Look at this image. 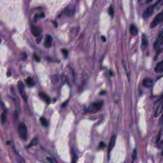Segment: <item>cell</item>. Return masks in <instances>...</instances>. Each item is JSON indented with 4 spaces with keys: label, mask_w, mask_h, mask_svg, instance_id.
Wrapping results in <instances>:
<instances>
[{
    "label": "cell",
    "mask_w": 163,
    "mask_h": 163,
    "mask_svg": "<svg viewBox=\"0 0 163 163\" xmlns=\"http://www.w3.org/2000/svg\"><path fill=\"white\" fill-rule=\"evenodd\" d=\"M45 17V15L44 14L36 15L35 16V20H37V19H38V18H44Z\"/></svg>",
    "instance_id": "23"
},
{
    "label": "cell",
    "mask_w": 163,
    "mask_h": 163,
    "mask_svg": "<svg viewBox=\"0 0 163 163\" xmlns=\"http://www.w3.org/2000/svg\"><path fill=\"white\" fill-rule=\"evenodd\" d=\"M155 71L157 73H163V59L156 64V66L155 67Z\"/></svg>",
    "instance_id": "9"
},
{
    "label": "cell",
    "mask_w": 163,
    "mask_h": 163,
    "mask_svg": "<svg viewBox=\"0 0 163 163\" xmlns=\"http://www.w3.org/2000/svg\"><path fill=\"white\" fill-rule=\"evenodd\" d=\"M148 45V41L145 35L143 34L142 37L141 49L144 50L146 49Z\"/></svg>",
    "instance_id": "11"
},
{
    "label": "cell",
    "mask_w": 163,
    "mask_h": 163,
    "mask_svg": "<svg viewBox=\"0 0 163 163\" xmlns=\"http://www.w3.org/2000/svg\"><path fill=\"white\" fill-rule=\"evenodd\" d=\"M68 101H66V102H64V103H63L62 104V105H61V107H65V106H66V105H67V104H68Z\"/></svg>",
    "instance_id": "27"
},
{
    "label": "cell",
    "mask_w": 163,
    "mask_h": 163,
    "mask_svg": "<svg viewBox=\"0 0 163 163\" xmlns=\"http://www.w3.org/2000/svg\"><path fill=\"white\" fill-rule=\"evenodd\" d=\"M31 30L32 33L35 37H38L41 34V29L39 27H37L35 26H32Z\"/></svg>",
    "instance_id": "10"
},
{
    "label": "cell",
    "mask_w": 163,
    "mask_h": 163,
    "mask_svg": "<svg viewBox=\"0 0 163 163\" xmlns=\"http://www.w3.org/2000/svg\"><path fill=\"white\" fill-rule=\"evenodd\" d=\"M40 122H41L42 124L44 126H48V125L49 123H48V121H47L46 119L44 117H41L40 119Z\"/></svg>",
    "instance_id": "17"
},
{
    "label": "cell",
    "mask_w": 163,
    "mask_h": 163,
    "mask_svg": "<svg viewBox=\"0 0 163 163\" xmlns=\"http://www.w3.org/2000/svg\"><path fill=\"white\" fill-rule=\"evenodd\" d=\"M18 88L19 90V93L22 97V98H23L25 102H27V96L25 91V86L23 83L21 81H20L18 83Z\"/></svg>",
    "instance_id": "5"
},
{
    "label": "cell",
    "mask_w": 163,
    "mask_h": 163,
    "mask_svg": "<svg viewBox=\"0 0 163 163\" xmlns=\"http://www.w3.org/2000/svg\"><path fill=\"white\" fill-rule=\"evenodd\" d=\"M109 14L111 17H113L114 15V9L112 6H110L109 8Z\"/></svg>",
    "instance_id": "22"
},
{
    "label": "cell",
    "mask_w": 163,
    "mask_h": 163,
    "mask_svg": "<svg viewBox=\"0 0 163 163\" xmlns=\"http://www.w3.org/2000/svg\"><path fill=\"white\" fill-rule=\"evenodd\" d=\"M163 110V96L159 102V104L156 108V110L155 112V116L157 117L162 113Z\"/></svg>",
    "instance_id": "7"
},
{
    "label": "cell",
    "mask_w": 163,
    "mask_h": 163,
    "mask_svg": "<svg viewBox=\"0 0 163 163\" xmlns=\"http://www.w3.org/2000/svg\"><path fill=\"white\" fill-rule=\"evenodd\" d=\"M154 0H138V2L141 5L149 4Z\"/></svg>",
    "instance_id": "19"
},
{
    "label": "cell",
    "mask_w": 163,
    "mask_h": 163,
    "mask_svg": "<svg viewBox=\"0 0 163 163\" xmlns=\"http://www.w3.org/2000/svg\"><path fill=\"white\" fill-rule=\"evenodd\" d=\"M33 57L34 58L35 61L37 62H39L40 61V59L39 57L36 54H34V55H33Z\"/></svg>",
    "instance_id": "24"
},
{
    "label": "cell",
    "mask_w": 163,
    "mask_h": 163,
    "mask_svg": "<svg viewBox=\"0 0 163 163\" xmlns=\"http://www.w3.org/2000/svg\"><path fill=\"white\" fill-rule=\"evenodd\" d=\"M132 159H133V161H134L136 159V157H137V151H136V149H135L133 151V154H132Z\"/></svg>",
    "instance_id": "21"
},
{
    "label": "cell",
    "mask_w": 163,
    "mask_h": 163,
    "mask_svg": "<svg viewBox=\"0 0 163 163\" xmlns=\"http://www.w3.org/2000/svg\"><path fill=\"white\" fill-rule=\"evenodd\" d=\"M154 80L150 77H145L143 81V85L144 87L150 88L154 85Z\"/></svg>",
    "instance_id": "8"
},
{
    "label": "cell",
    "mask_w": 163,
    "mask_h": 163,
    "mask_svg": "<svg viewBox=\"0 0 163 163\" xmlns=\"http://www.w3.org/2000/svg\"><path fill=\"white\" fill-rule=\"evenodd\" d=\"M62 52L63 54H64L65 57H67V56H68V51L67 50V49H63L62 50Z\"/></svg>",
    "instance_id": "26"
},
{
    "label": "cell",
    "mask_w": 163,
    "mask_h": 163,
    "mask_svg": "<svg viewBox=\"0 0 163 163\" xmlns=\"http://www.w3.org/2000/svg\"><path fill=\"white\" fill-rule=\"evenodd\" d=\"M116 141V135H113L111 138L110 141L109 143V146L108 148V154L109 156H110L111 151H112V150L113 149V148L115 145Z\"/></svg>",
    "instance_id": "6"
},
{
    "label": "cell",
    "mask_w": 163,
    "mask_h": 163,
    "mask_svg": "<svg viewBox=\"0 0 163 163\" xmlns=\"http://www.w3.org/2000/svg\"><path fill=\"white\" fill-rule=\"evenodd\" d=\"M37 143H38L37 139V138H35L29 144V146H27V148H29L30 147H31L37 145Z\"/></svg>",
    "instance_id": "20"
},
{
    "label": "cell",
    "mask_w": 163,
    "mask_h": 163,
    "mask_svg": "<svg viewBox=\"0 0 163 163\" xmlns=\"http://www.w3.org/2000/svg\"><path fill=\"white\" fill-rule=\"evenodd\" d=\"M162 155H163V151H162Z\"/></svg>",
    "instance_id": "32"
},
{
    "label": "cell",
    "mask_w": 163,
    "mask_h": 163,
    "mask_svg": "<svg viewBox=\"0 0 163 163\" xmlns=\"http://www.w3.org/2000/svg\"><path fill=\"white\" fill-rule=\"evenodd\" d=\"M11 142L10 141H7L6 142V145H8V146H9L11 144Z\"/></svg>",
    "instance_id": "31"
},
{
    "label": "cell",
    "mask_w": 163,
    "mask_h": 163,
    "mask_svg": "<svg viewBox=\"0 0 163 163\" xmlns=\"http://www.w3.org/2000/svg\"><path fill=\"white\" fill-rule=\"evenodd\" d=\"M39 96L46 103L49 104L50 102V99L49 98V97L45 93H43V92H40L39 93Z\"/></svg>",
    "instance_id": "12"
},
{
    "label": "cell",
    "mask_w": 163,
    "mask_h": 163,
    "mask_svg": "<svg viewBox=\"0 0 163 163\" xmlns=\"http://www.w3.org/2000/svg\"><path fill=\"white\" fill-rule=\"evenodd\" d=\"M106 146V144H105L104 142H101L99 144V148H104Z\"/></svg>",
    "instance_id": "25"
},
{
    "label": "cell",
    "mask_w": 163,
    "mask_h": 163,
    "mask_svg": "<svg viewBox=\"0 0 163 163\" xmlns=\"http://www.w3.org/2000/svg\"><path fill=\"white\" fill-rule=\"evenodd\" d=\"M18 133L19 136L23 140H27L28 135H27V130L26 125L24 123H21L18 126Z\"/></svg>",
    "instance_id": "4"
},
{
    "label": "cell",
    "mask_w": 163,
    "mask_h": 163,
    "mask_svg": "<svg viewBox=\"0 0 163 163\" xmlns=\"http://www.w3.org/2000/svg\"><path fill=\"white\" fill-rule=\"evenodd\" d=\"M163 6V0H157L154 4L150 6L144 12L143 18L146 20L152 17L156 11H158Z\"/></svg>",
    "instance_id": "1"
},
{
    "label": "cell",
    "mask_w": 163,
    "mask_h": 163,
    "mask_svg": "<svg viewBox=\"0 0 163 163\" xmlns=\"http://www.w3.org/2000/svg\"><path fill=\"white\" fill-rule=\"evenodd\" d=\"M104 104V101H100L97 102L93 103L90 105V107L88 109V113H94L99 112L102 107Z\"/></svg>",
    "instance_id": "2"
},
{
    "label": "cell",
    "mask_w": 163,
    "mask_h": 163,
    "mask_svg": "<svg viewBox=\"0 0 163 163\" xmlns=\"http://www.w3.org/2000/svg\"><path fill=\"white\" fill-rule=\"evenodd\" d=\"M46 159H47V160H48L49 162H50V163H52V162H53L52 159L51 158H50L48 157L46 158Z\"/></svg>",
    "instance_id": "29"
},
{
    "label": "cell",
    "mask_w": 163,
    "mask_h": 163,
    "mask_svg": "<svg viewBox=\"0 0 163 163\" xmlns=\"http://www.w3.org/2000/svg\"><path fill=\"white\" fill-rule=\"evenodd\" d=\"M163 23V10L156 15L154 18L152 22H151L150 28L151 29L154 28L156 27L158 25H160Z\"/></svg>",
    "instance_id": "3"
},
{
    "label": "cell",
    "mask_w": 163,
    "mask_h": 163,
    "mask_svg": "<svg viewBox=\"0 0 163 163\" xmlns=\"http://www.w3.org/2000/svg\"><path fill=\"white\" fill-rule=\"evenodd\" d=\"M156 41L163 42V28L161 30L156 38Z\"/></svg>",
    "instance_id": "16"
},
{
    "label": "cell",
    "mask_w": 163,
    "mask_h": 163,
    "mask_svg": "<svg viewBox=\"0 0 163 163\" xmlns=\"http://www.w3.org/2000/svg\"><path fill=\"white\" fill-rule=\"evenodd\" d=\"M52 37L50 35H47L46 37V41L45 43V46L46 48H50L51 46Z\"/></svg>",
    "instance_id": "13"
},
{
    "label": "cell",
    "mask_w": 163,
    "mask_h": 163,
    "mask_svg": "<svg viewBox=\"0 0 163 163\" xmlns=\"http://www.w3.org/2000/svg\"><path fill=\"white\" fill-rule=\"evenodd\" d=\"M26 83L29 87H33L35 84L33 79L30 77H27L26 80Z\"/></svg>",
    "instance_id": "15"
},
{
    "label": "cell",
    "mask_w": 163,
    "mask_h": 163,
    "mask_svg": "<svg viewBox=\"0 0 163 163\" xmlns=\"http://www.w3.org/2000/svg\"><path fill=\"white\" fill-rule=\"evenodd\" d=\"M130 32L133 36H136L137 35L138 31L136 26L133 24L131 25L130 26Z\"/></svg>",
    "instance_id": "14"
},
{
    "label": "cell",
    "mask_w": 163,
    "mask_h": 163,
    "mask_svg": "<svg viewBox=\"0 0 163 163\" xmlns=\"http://www.w3.org/2000/svg\"><path fill=\"white\" fill-rule=\"evenodd\" d=\"M102 41H103V42H105V41H106V38H105V37H102Z\"/></svg>",
    "instance_id": "30"
},
{
    "label": "cell",
    "mask_w": 163,
    "mask_h": 163,
    "mask_svg": "<svg viewBox=\"0 0 163 163\" xmlns=\"http://www.w3.org/2000/svg\"><path fill=\"white\" fill-rule=\"evenodd\" d=\"M6 119H7V117H6V112H3L1 114V123L3 124H4L6 122Z\"/></svg>",
    "instance_id": "18"
},
{
    "label": "cell",
    "mask_w": 163,
    "mask_h": 163,
    "mask_svg": "<svg viewBox=\"0 0 163 163\" xmlns=\"http://www.w3.org/2000/svg\"><path fill=\"white\" fill-rule=\"evenodd\" d=\"M160 121L161 124H163V114H162V116H161V117Z\"/></svg>",
    "instance_id": "28"
}]
</instances>
